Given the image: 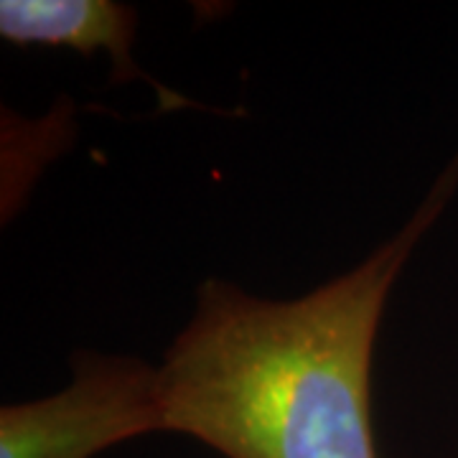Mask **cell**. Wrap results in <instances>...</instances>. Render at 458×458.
Returning a JSON list of instances; mask_svg holds the SVG:
<instances>
[{"label":"cell","mask_w":458,"mask_h":458,"mask_svg":"<svg viewBox=\"0 0 458 458\" xmlns=\"http://www.w3.org/2000/svg\"><path fill=\"white\" fill-rule=\"evenodd\" d=\"M138 13L113 0H3L0 36L16 47L107 54L117 77L138 74L132 44Z\"/></svg>","instance_id":"cell-3"},{"label":"cell","mask_w":458,"mask_h":458,"mask_svg":"<svg viewBox=\"0 0 458 458\" xmlns=\"http://www.w3.org/2000/svg\"><path fill=\"white\" fill-rule=\"evenodd\" d=\"M454 181L448 171L405 227L311 293L273 301L207 280L158 364L164 433L225 458H379L369 405L377 331Z\"/></svg>","instance_id":"cell-1"},{"label":"cell","mask_w":458,"mask_h":458,"mask_svg":"<svg viewBox=\"0 0 458 458\" xmlns=\"http://www.w3.org/2000/svg\"><path fill=\"white\" fill-rule=\"evenodd\" d=\"M150 433H164L158 364L87 352L64 390L3 405L0 458H95Z\"/></svg>","instance_id":"cell-2"}]
</instances>
